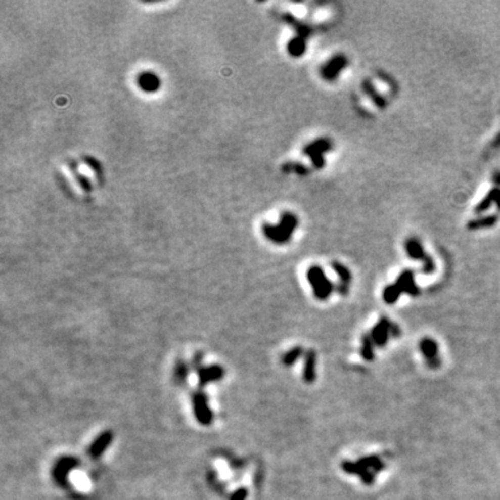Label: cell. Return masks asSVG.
<instances>
[{
    "label": "cell",
    "instance_id": "6da1fadb",
    "mask_svg": "<svg viewBox=\"0 0 500 500\" xmlns=\"http://www.w3.org/2000/svg\"><path fill=\"white\" fill-rule=\"evenodd\" d=\"M342 468L347 474L359 475L362 478L363 483L372 484L373 483V475L370 473V469L373 470L374 473H378V471H381L385 468V463L381 461V459L379 457L373 455V457L360 459L358 460V462H343Z\"/></svg>",
    "mask_w": 500,
    "mask_h": 500
},
{
    "label": "cell",
    "instance_id": "7a4b0ae2",
    "mask_svg": "<svg viewBox=\"0 0 500 500\" xmlns=\"http://www.w3.org/2000/svg\"><path fill=\"white\" fill-rule=\"evenodd\" d=\"M307 279L309 282L313 293L315 298L321 301H325L330 297L336 287L329 279L326 277L325 272L321 269V266H311L307 272Z\"/></svg>",
    "mask_w": 500,
    "mask_h": 500
},
{
    "label": "cell",
    "instance_id": "3957f363",
    "mask_svg": "<svg viewBox=\"0 0 500 500\" xmlns=\"http://www.w3.org/2000/svg\"><path fill=\"white\" fill-rule=\"evenodd\" d=\"M298 225V221L295 217H293L292 214H287L285 218H283L282 220V225L279 227H272V226H266L264 231H265V235L272 241L276 243H282L289 242V240L291 238L292 233L295 227Z\"/></svg>",
    "mask_w": 500,
    "mask_h": 500
},
{
    "label": "cell",
    "instance_id": "277c9868",
    "mask_svg": "<svg viewBox=\"0 0 500 500\" xmlns=\"http://www.w3.org/2000/svg\"><path fill=\"white\" fill-rule=\"evenodd\" d=\"M405 250L406 254L409 255V257L414 259H419V261L424 262V267L423 272L424 274H431L435 269L434 262L432 261V258L429 255H426L424 253L423 247L421 243H419L417 240L415 239H409L406 240L405 242Z\"/></svg>",
    "mask_w": 500,
    "mask_h": 500
},
{
    "label": "cell",
    "instance_id": "5b68a950",
    "mask_svg": "<svg viewBox=\"0 0 500 500\" xmlns=\"http://www.w3.org/2000/svg\"><path fill=\"white\" fill-rule=\"evenodd\" d=\"M419 349H421L424 358L426 360L427 366L432 370H437L441 365V360L439 358V349L438 344L432 338L425 337L423 338L419 343Z\"/></svg>",
    "mask_w": 500,
    "mask_h": 500
},
{
    "label": "cell",
    "instance_id": "8992f818",
    "mask_svg": "<svg viewBox=\"0 0 500 500\" xmlns=\"http://www.w3.org/2000/svg\"><path fill=\"white\" fill-rule=\"evenodd\" d=\"M391 326H393V323L383 316L373 327L370 335L375 346L383 347L388 343V339L391 337Z\"/></svg>",
    "mask_w": 500,
    "mask_h": 500
},
{
    "label": "cell",
    "instance_id": "52a82bcc",
    "mask_svg": "<svg viewBox=\"0 0 500 500\" xmlns=\"http://www.w3.org/2000/svg\"><path fill=\"white\" fill-rule=\"evenodd\" d=\"M395 284L399 287L402 293H406L411 295V297H417V295H419V293H421V290H419L417 284L415 283L414 272L411 270L403 271L402 274L398 276L397 281H396Z\"/></svg>",
    "mask_w": 500,
    "mask_h": 500
},
{
    "label": "cell",
    "instance_id": "ba28073f",
    "mask_svg": "<svg viewBox=\"0 0 500 500\" xmlns=\"http://www.w3.org/2000/svg\"><path fill=\"white\" fill-rule=\"evenodd\" d=\"M194 411L196 418L198 419L199 423L202 424H210L212 421V413L207 405L205 396L202 394H197L194 397Z\"/></svg>",
    "mask_w": 500,
    "mask_h": 500
},
{
    "label": "cell",
    "instance_id": "9c48e42d",
    "mask_svg": "<svg viewBox=\"0 0 500 500\" xmlns=\"http://www.w3.org/2000/svg\"><path fill=\"white\" fill-rule=\"evenodd\" d=\"M333 267H334L336 274H337L338 277H339V284L337 286H336V290H337V292L341 295H346L347 293H349V289H350L349 286H350V283L352 281L351 272L349 271V269H347L346 266H344L343 264L338 263V262H334Z\"/></svg>",
    "mask_w": 500,
    "mask_h": 500
},
{
    "label": "cell",
    "instance_id": "30bf717a",
    "mask_svg": "<svg viewBox=\"0 0 500 500\" xmlns=\"http://www.w3.org/2000/svg\"><path fill=\"white\" fill-rule=\"evenodd\" d=\"M303 381L313 383L316 380V352L308 350L305 352V365H303Z\"/></svg>",
    "mask_w": 500,
    "mask_h": 500
},
{
    "label": "cell",
    "instance_id": "8fae6325",
    "mask_svg": "<svg viewBox=\"0 0 500 500\" xmlns=\"http://www.w3.org/2000/svg\"><path fill=\"white\" fill-rule=\"evenodd\" d=\"M111 439H113V437H111V434L109 433V432H106V433L100 435V437L95 440V442L90 447L89 453H90L92 457H94V458L99 457V455L101 454L102 451L108 447V445H109Z\"/></svg>",
    "mask_w": 500,
    "mask_h": 500
},
{
    "label": "cell",
    "instance_id": "7c38bea8",
    "mask_svg": "<svg viewBox=\"0 0 500 500\" xmlns=\"http://www.w3.org/2000/svg\"><path fill=\"white\" fill-rule=\"evenodd\" d=\"M222 377H223V370L220 369L219 366L209 367V369L202 370L199 372V380H201L202 385H205V383L210 381H215V380H219Z\"/></svg>",
    "mask_w": 500,
    "mask_h": 500
},
{
    "label": "cell",
    "instance_id": "4fadbf2b",
    "mask_svg": "<svg viewBox=\"0 0 500 500\" xmlns=\"http://www.w3.org/2000/svg\"><path fill=\"white\" fill-rule=\"evenodd\" d=\"M360 354L367 361H372L374 359V343L372 341L370 334H365L362 336Z\"/></svg>",
    "mask_w": 500,
    "mask_h": 500
},
{
    "label": "cell",
    "instance_id": "5bb4252c",
    "mask_svg": "<svg viewBox=\"0 0 500 500\" xmlns=\"http://www.w3.org/2000/svg\"><path fill=\"white\" fill-rule=\"evenodd\" d=\"M402 291L399 290V287L394 284V285L387 286L385 290H383V300L388 305H394V303L397 301L401 297Z\"/></svg>",
    "mask_w": 500,
    "mask_h": 500
},
{
    "label": "cell",
    "instance_id": "9a60e30c",
    "mask_svg": "<svg viewBox=\"0 0 500 500\" xmlns=\"http://www.w3.org/2000/svg\"><path fill=\"white\" fill-rule=\"evenodd\" d=\"M302 354H303V349L301 346H295V347H293V349H291L290 351H287L282 358V361L284 363V366L290 367L292 365H294L295 361H297L298 359L301 358Z\"/></svg>",
    "mask_w": 500,
    "mask_h": 500
},
{
    "label": "cell",
    "instance_id": "2e32d148",
    "mask_svg": "<svg viewBox=\"0 0 500 500\" xmlns=\"http://www.w3.org/2000/svg\"><path fill=\"white\" fill-rule=\"evenodd\" d=\"M399 335H401V328L396 323H393V326H391V337H398Z\"/></svg>",
    "mask_w": 500,
    "mask_h": 500
}]
</instances>
